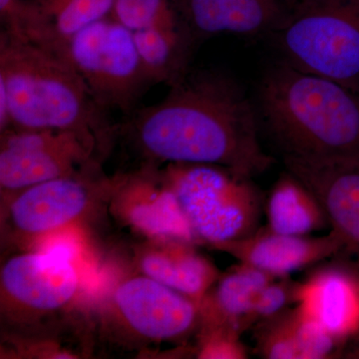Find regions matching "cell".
Instances as JSON below:
<instances>
[{
	"label": "cell",
	"instance_id": "cell-19",
	"mask_svg": "<svg viewBox=\"0 0 359 359\" xmlns=\"http://www.w3.org/2000/svg\"><path fill=\"white\" fill-rule=\"evenodd\" d=\"M264 212L269 230L283 235L304 237L330 228L320 201L289 172L271 189Z\"/></svg>",
	"mask_w": 359,
	"mask_h": 359
},
{
	"label": "cell",
	"instance_id": "cell-25",
	"mask_svg": "<svg viewBox=\"0 0 359 359\" xmlns=\"http://www.w3.org/2000/svg\"><path fill=\"white\" fill-rule=\"evenodd\" d=\"M341 358L359 359V334L346 342Z\"/></svg>",
	"mask_w": 359,
	"mask_h": 359
},
{
	"label": "cell",
	"instance_id": "cell-14",
	"mask_svg": "<svg viewBox=\"0 0 359 359\" xmlns=\"http://www.w3.org/2000/svg\"><path fill=\"white\" fill-rule=\"evenodd\" d=\"M196 43L221 36L273 33L290 8L283 0H175Z\"/></svg>",
	"mask_w": 359,
	"mask_h": 359
},
{
	"label": "cell",
	"instance_id": "cell-17",
	"mask_svg": "<svg viewBox=\"0 0 359 359\" xmlns=\"http://www.w3.org/2000/svg\"><path fill=\"white\" fill-rule=\"evenodd\" d=\"M115 0H32L20 39L51 49L87 26L109 18Z\"/></svg>",
	"mask_w": 359,
	"mask_h": 359
},
{
	"label": "cell",
	"instance_id": "cell-3",
	"mask_svg": "<svg viewBox=\"0 0 359 359\" xmlns=\"http://www.w3.org/2000/svg\"><path fill=\"white\" fill-rule=\"evenodd\" d=\"M259 107L283 155L359 156V92L285 62L262 80Z\"/></svg>",
	"mask_w": 359,
	"mask_h": 359
},
{
	"label": "cell",
	"instance_id": "cell-13",
	"mask_svg": "<svg viewBox=\"0 0 359 359\" xmlns=\"http://www.w3.org/2000/svg\"><path fill=\"white\" fill-rule=\"evenodd\" d=\"M156 168H142L136 174L120 175L115 192L124 202L122 211L129 223L157 241L192 245L197 241L176 195Z\"/></svg>",
	"mask_w": 359,
	"mask_h": 359
},
{
	"label": "cell",
	"instance_id": "cell-2",
	"mask_svg": "<svg viewBox=\"0 0 359 359\" xmlns=\"http://www.w3.org/2000/svg\"><path fill=\"white\" fill-rule=\"evenodd\" d=\"M0 91L8 103V127L73 132L100 161L114 148L117 124L75 70L43 47L2 29Z\"/></svg>",
	"mask_w": 359,
	"mask_h": 359
},
{
	"label": "cell",
	"instance_id": "cell-4",
	"mask_svg": "<svg viewBox=\"0 0 359 359\" xmlns=\"http://www.w3.org/2000/svg\"><path fill=\"white\" fill-rule=\"evenodd\" d=\"M273 33L285 63L359 92V0H304Z\"/></svg>",
	"mask_w": 359,
	"mask_h": 359
},
{
	"label": "cell",
	"instance_id": "cell-24",
	"mask_svg": "<svg viewBox=\"0 0 359 359\" xmlns=\"http://www.w3.org/2000/svg\"><path fill=\"white\" fill-rule=\"evenodd\" d=\"M32 0H0L1 29L20 35L32 9Z\"/></svg>",
	"mask_w": 359,
	"mask_h": 359
},
{
	"label": "cell",
	"instance_id": "cell-15",
	"mask_svg": "<svg viewBox=\"0 0 359 359\" xmlns=\"http://www.w3.org/2000/svg\"><path fill=\"white\" fill-rule=\"evenodd\" d=\"M217 249L264 271L273 278H287L339 256L342 247L332 231L323 237L290 236L259 229L249 237L226 243Z\"/></svg>",
	"mask_w": 359,
	"mask_h": 359
},
{
	"label": "cell",
	"instance_id": "cell-9",
	"mask_svg": "<svg viewBox=\"0 0 359 359\" xmlns=\"http://www.w3.org/2000/svg\"><path fill=\"white\" fill-rule=\"evenodd\" d=\"M95 163H101L95 151L73 132L18 127L0 132L2 197L79 173Z\"/></svg>",
	"mask_w": 359,
	"mask_h": 359
},
{
	"label": "cell",
	"instance_id": "cell-12",
	"mask_svg": "<svg viewBox=\"0 0 359 359\" xmlns=\"http://www.w3.org/2000/svg\"><path fill=\"white\" fill-rule=\"evenodd\" d=\"M297 283L295 306L346 346L359 334V266L335 257Z\"/></svg>",
	"mask_w": 359,
	"mask_h": 359
},
{
	"label": "cell",
	"instance_id": "cell-1",
	"mask_svg": "<svg viewBox=\"0 0 359 359\" xmlns=\"http://www.w3.org/2000/svg\"><path fill=\"white\" fill-rule=\"evenodd\" d=\"M154 105L138 107L117 124L144 167L214 165L252 179L273 160L262 148L256 112L235 81L212 70L190 69Z\"/></svg>",
	"mask_w": 359,
	"mask_h": 359
},
{
	"label": "cell",
	"instance_id": "cell-11",
	"mask_svg": "<svg viewBox=\"0 0 359 359\" xmlns=\"http://www.w3.org/2000/svg\"><path fill=\"white\" fill-rule=\"evenodd\" d=\"M287 172L308 187L327 214L346 257L359 266V156L306 158L283 155Z\"/></svg>",
	"mask_w": 359,
	"mask_h": 359
},
{
	"label": "cell",
	"instance_id": "cell-16",
	"mask_svg": "<svg viewBox=\"0 0 359 359\" xmlns=\"http://www.w3.org/2000/svg\"><path fill=\"white\" fill-rule=\"evenodd\" d=\"M139 257L142 275L192 299L198 304L219 278L218 271L191 244L157 241Z\"/></svg>",
	"mask_w": 359,
	"mask_h": 359
},
{
	"label": "cell",
	"instance_id": "cell-10",
	"mask_svg": "<svg viewBox=\"0 0 359 359\" xmlns=\"http://www.w3.org/2000/svg\"><path fill=\"white\" fill-rule=\"evenodd\" d=\"M108 308L112 320L144 344L183 339L200 325L197 302L145 275L119 283Z\"/></svg>",
	"mask_w": 359,
	"mask_h": 359
},
{
	"label": "cell",
	"instance_id": "cell-23",
	"mask_svg": "<svg viewBox=\"0 0 359 359\" xmlns=\"http://www.w3.org/2000/svg\"><path fill=\"white\" fill-rule=\"evenodd\" d=\"M241 332L224 325L200 327L198 358L212 359H245L247 347L241 341Z\"/></svg>",
	"mask_w": 359,
	"mask_h": 359
},
{
	"label": "cell",
	"instance_id": "cell-8",
	"mask_svg": "<svg viewBox=\"0 0 359 359\" xmlns=\"http://www.w3.org/2000/svg\"><path fill=\"white\" fill-rule=\"evenodd\" d=\"M79 285L70 257L41 250L14 255L0 271L2 318L26 327L57 316L74 301Z\"/></svg>",
	"mask_w": 359,
	"mask_h": 359
},
{
	"label": "cell",
	"instance_id": "cell-21",
	"mask_svg": "<svg viewBox=\"0 0 359 359\" xmlns=\"http://www.w3.org/2000/svg\"><path fill=\"white\" fill-rule=\"evenodd\" d=\"M299 320L301 314L294 306L257 325V354L266 359H302Z\"/></svg>",
	"mask_w": 359,
	"mask_h": 359
},
{
	"label": "cell",
	"instance_id": "cell-20",
	"mask_svg": "<svg viewBox=\"0 0 359 359\" xmlns=\"http://www.w3.org/2000/svg\"><path fill=\"white\" fill-rule=\"evenodd\" d=\"M110 18L131 32L154 29L191 35L175 0H115Z\"/></svg>",
	"mask_w": 359,
	"mask_h": 359
},
{
	"label": "cell",
	"instance_id": "cell-22",
	"mask_svg": "<svg viewBox=\"0 0 359 359\" xmlns=\"http://www.w3.org/2000/svg\"><path fill=\"white\" fill-rule=\"evenodd\" d=\"M297 282L287 278L271 280L257 294L252 308L242 323V332L256 327L259 323L278 316L295 304Z\"/></svg>",
	"mask_w": 359,
	"mask_h": 359
},
{
	"label": "cell",
	"instance_id": "cell-7",
	"mask_svg": "<svg viewBox=\"0 0 359 359\" xmlns=\"http://www.w3.org/2000/svg\"><path fill=\"white\" fill-rule=\"evenodd\" d=\"M119 181L104 177L100 163L79 173L50 180L6 196L2 228L23 242L42 238L74 226L92 212L97 202L113 195Z\"/></svg>",
	"mask_w": 359,
	"mask_h": 359
},
{
	"label": "cell",
	"instance_id": "cell-18",
	"mask_svg": "<svg viewBox=\"0 0 359 359\" xmlns=\"http://www.w3.org/2000/svg\"><path fill=\"white\" fill-rule=\"evenodd\" d=\"M261 269L240 263L218 278L199 304L201 325H224L241 334L242 323L262 290L275 280Z\"/></svg>",
	"mask_w": 359,
	"mask_h": 359
},
{
	"label": "cell",
	"instance_id": "cell-26",
	"mask_svg": "<svg viewBox=\"0 0 359 359\" xmlns=\"http://www.w3.org/2000/svg\"><path fill=\"white\" fill-rule=\"evenodd\" d=\"M283 1L287 4L290 8H292V7L297 6V4H301L304 0H283Z\"/></svg>",
	"mask_w": 359,
	"mask_h": 359
},
{
	"label": "cell",
	"instance_id": "cell-5",
	"mask_svg": "<svg viewBox=\"0 0 359 359\" xmlns=\"http://www.w3.org/2000/svg\"><path fill=\"white\" fill-rule=\"evenodd\" d=\"M164 177L197 240L218 248L259 230L264 200L252 179L203 164H170Z\"/></svg>",
	"mask_w": 359,
	"mask_h": 359
},
{
	"label": "cell",
	"instance_id": "cell-6",
	"mask_svg": "<svg viewBox=\"0 0 359 359\" xmlns=\"http://www.w3.org/2000/svg\"><path fill=\"white\" fill-rule=\"evenodd\" d=\"M48 51L75 70L108 112L117 110L129 115L155 85L144 68L132 32L110 16Z\"/></svg>",
	"mask_w": 359,
	"mask_h": 359
}]
</instances>
